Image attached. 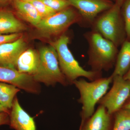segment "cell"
Returning <instances> with one entry per match:
<instances>
[{
    "instance_id": "3",
    "label": "cell",
    "mask_w": 130,
    "mask_h": 130,
    "mask_svg": "<svg viewBox=\"0 0 130 130\" xmlns=\"http://www.w3.org/2000/svg\"><path fill=\"white\" fill-rule=\"evenodd\" d=\"M70 41L69 37L63 34L51 43L57 52L61 70L69 84L80 78L93 81L102 77V73L87 71L79 65L68 48Z\"/></svg>"
},
{
    "instance_id": "12",
    "label": "cell",
    "mask_w": 130,
    "mask_h": 130,
    "mask_svg": "<svg viewBox=\"0 0 130 130\" xmlns=\"http://www.w3.org/2000/svg\"><path fill=\"white\" fill-rule=\"evenodd\" d=\"M9 114L10 127L15 130H36L34 118L22 107L15 97Z\"/></svg>"
},
{
    "instance_id": "20",
    "label": "cell",
    "mask_w": 130,
    "mask_h": 130,
    "mask_svg": "<svg viewBox=\"0 0 130 130\" xmlns=\"http://www.w3.org/2000/svg\"><path fill=\"white\" fill-rule=\"evenodd\" d=\"M122 6V14L126 34V40L130 41V0H125Z\"/></svg>"
},
{
    "instance_id": "1",
    "label": "cell",
    "mask_w": 130,
    "mask_h": 130,
    "mask_svg": "<svg viewBox=\"0 0 130 130\" xmlns=\"http://www.w3.org/2000/svg\"><path fill=\"white\" fill-rule=\"evenodd\" d=\"M88 44V64L91 71L102 73L115 66L118 47L95 31L91 30L84 34Z\"/></svg>"
},
{
    "instance_id": "8",
    "label": "cell",
    "mask_w": 130,
    "mask_h": 130,
    "mask_svg": "<svg viewBox=\"0 0 130 130\" xmlns=\"http://www.w3.org/2000/svg\"><path fill=\"white\" fill-rule=\"evenodd\" d=\"M82 18L81 25L90 26L98 15L109 9L114 3L111 0H68Z\"/></svg>"
},
{
    "instance_id": "19",
    "label": "cell",
    "mask_w": 130,
    "mask_h": 130,
    "mask_svg": "<svg viewBox=\"0 0 130 130\" xmlns=\"http://www.w3.org/2000/svg\"><path fill=\"white\" fill-rule=\"evenodd\" d=\"M28 2L30 3L35 7L41 16L42 20L47 18L57 13L40 0H36Z\"/></svg>"
},
{
    "instance_id": "13",
    "label": "cell",
    "mask_w": 130,
    "mask_h": 130,
    "mask_svg": "<svg viewBox=\"0 0 130 130\" xmlns=\"http://www.w3.org/2000/svg\"><path fill=\"white\" fill-rule=\"evenodd\" d=\"M27 29L26 26L11 12L0 9V35L21 33Z\"/></svg>"
},
{
    "instance_id": "29",
    "label": "cell",
    "mask_w": 130,
    "mask_h": 130,
    "mask_svg": "<svg viewBox=\"0 0 130 130\" xmlns=\"http://www.w3.org/2000/svg\"><path fill=\"white\" fill-rule=\"evenodd\" d=\"M20 1H24L26 2H30L32 1H36V0H20Z\"/></svg>"
},
{
    "instance_id": "16",
    "label": "cell",
    "mask_w": 130,
    "mask_h": 130,
    "mask_svg": "<svg viewBox=\"0 0 130 130\" xmlns=\"http://www.w3.org/2000/svg\"><path fill=\"white\" fill-rule=\"evenodd\" d=\"M130 68V41L126 40L118 52L114 70L111 76L112 77L116 76L123 77Z\"/></svg>"
},
{
    "instance_id": "10",
    "label": "cell",
    "mask_w": 130,
    "mask_h": 130,
    "mask_svg": "<svg viewBox=\"0 0 130 130\" xmlns=\"http://www.w3.org/2000/svg\"><path fill=\"white\" fill-rule=\"evenodd\" d=\"M26 47L22 36L14 41L0 45V66L17 69L18 59Z\"/></svg>"
},
{
    "instance_id": "18",
    "label": "cell",
    "mask_w": 130,
    "mask_h": 130,
    "mask_svg": "<svg viewBox=\"0 0 130 130\" xmlns=\"http://www.w3.org/2000/svg\"><path fill=\"white\" fill-rule=\"evenodd\" d=\"M113 130H130V110L122 108L113 114Z\"/></svg>"
},
{
    "instance_id": "9",
    "label": "cell",
    "mask_w": 130,
    "mask_h": 130,
    "mask_svg": "<svg viewBox=\"0 0 130 130\" xmlns=\"http://www.w3.org/2000/svg\"><path fill=\"white\" fill-rule=\"evenodd\" d=\"M0 82L11 84L28 93H40L39 83L31 75L21 73L17 69L0 66Z\"/></svg>"
},
{
    "instance_id": "26",
    "label": "cell",
    "mask_w": 130,
    "mask_h": 130,
    "mask_svg": "<svg viewBox=\"0 0 130 130\" xmlns=\"http://www.w3.org/2000/svg\"><path fill=\"white\" fill-rule=\"evenodd\" d=\"M13 0H0V6L7 5Z\"/></svg>"
},
{
    "instance_id": "15",
    "label": "cell",
    "mask_w": 130,
    "mask_h": 130,
    "mask_svg": "<svg viewBox=\"0 0 130 130\" xmlns=\"http://www.w3.org/2000/svg\"><path fill=\"white\" fill-rule=\"evenodd\" d=\"M17 14L20 18L36 27L42 20L35 7L29 2L20 0H13Z\"/></svg>"
},
{
    "instance_id": "14",
    "label": "cell",
    "mask_w": 130,
    "mask_h": 130,
    "mask_svg": "<svg viewBox=\"0 0 130 130\" xmlns=\"http://www.w3.org/2000/svg\"><path fill=\"white\" fill-rule=\"evenodd\" d=\"M39 62V53L32 49H28L19 57L16 68L20 72L32 76L37 71Z\"/></svg>"
},
{
    "instance_id": "2",
    "label": "cell",
    "mask_w": 130,
    "mask_h": 130,
    "mask_svg": "<svg viewBox=\"0 0 130 130\" xmlns=\"http://www.w3.org/2000/svg\"><path fill=\"white\" fill-rule=\"evenodd\" d=\"M112 81L113 77L111 75L93 81H88L84 78H80L73 82V84L78 90L80 94L78 101L82 105L81 123L94 113L96 105L106 94Z\"/></svg>"
},
{
    "instance_id": "28",
    "label": "cell",
    "mask_w": 130,
    "mask_h": 130,
    "mask_svg": "<svg viewBox=\"0 0 130 130\" xmlns=\"http://www.w3.org/2000/svg\"><path fill=\"white\" fill-rule=\"evenodd\" d=\"M124 1L125 0H116V3L121 7Z\"/></svg>"
},
{
    "instance_id": "6",
    "label": "cell",
    "mask_w": 130,
    "mask_h": 130,
    "mask_svg": "<svg viewBox=\"0 0 130 130\" xmlns=\"http://www.w3.org/2000/svg\"><path fill=\"white\" fill-rule=\"evenodd\" d=\"M82 24V18L78 12L67 8L47 18L42 19L36 26L40 32L48 36H61L73 24Z\"/></svg>"
},
{
    "instance_id": "5",
    "label": "cell",
    "mask_w": 130,
    "mask_h": 130,
    "mask_svg": "<svg viewBox=\"0 0 130 130\" xmlns=\"http://www.w3.org/2000/svg\"><path fill=\"white\" fill-rule=\"evenodd\" d=\"M38 53L39 66L36 72L32 76L35 81L47 86H53L57 83L64 86L69 85L61 70L58 54L54 47L51 45L42 47Z\"/></svg>"
},
{
    "instance_id": "21",
    "label": "cell",
    "mask_w": 130,
    "mask_h": 130,
    "mask_svg": "<svg viewBox=\"0 0 130 130\" xmlns=\"http://www.w3.org/2000/svg\"><path fill=\"white\" fill-rule=\"evenodd\" d=\"M56 12L71 6L68 0H40Z\"/></svg>"
},
{
    "instance_id": "23",
    "label": "cell",
    "mask_w": 130,
    "mask_h": 130,
    "mask_svg": "<svg viewBox=\"0 0 130 130\" xmlns=\"http://www.w3.org/2000/svg\"><path fill=\"white\" fill-rule=\"evenodd\" d=\"M9 115L6 112L0 113V126L3 125H9Z\"/></svg>"
},
{
    "instance_id": "4",
    "label": "cell",
    "mask_w": 130,
    "mask_h": 130,
    "mask_svg": "<svg viewBox=\"0 0 130 130\" xmlns=\"http://www.w3.org/2000/svg\"><path fill=\"white\" fill-rule=\"evenodd\" d=\"M121 7L116 3L111 8L98 15L93 22L92 30L112 42L118 47L126 40L124 24Z\"/></svg>"
},
{
    "instance_id": "11",
    "label": "cell",
    "mask_w": 130,
    "mask_h": 130,
    "mask_svg": "<svg viewBox=\"0 0 130 130\" xmlns=\"http://www.w3.org/2000/svg\"><path fill=\"white\" fill-rule=\"evenodd\" d=\"M113 114L99 105L93 115L81 123L79 130H113Z\"/></svg>"
},
{
    "instance_id": "25",
    "label": "cell",
    "mask_w": 130,
    "mask_h": 130,
    "mask_svg": "<svg viewBox=\"0 0 130 130\" xmlns=\"http://www.w3.org/2000/svg\"><path fill=\"white\" fill-rule=\"evenodd\" d=\"M10 111H10V110L5 108L0 104V113L2 112H6L8 113L9 115Z\"/></svg>"
},
{
    "instance_id": "24",
    "label": "cell",
    "mask_w": 130,
    "mask_h": 130,
    "mask_svg": "<svg viewBox=\"0 0 130 130\" xmlns=\"http://www.w3.org/2000/svg\"><path fill=\"white\" fill-rule=\"evenodd\" d=\"M122 108H126V109H128L130 110V96L126 101V102Z\"/></svg>"
},
{
    "instance_id": "17",
    "label": "cell",
    "mask_w": 130,
    "mask_h": 130,
    "mask_svg": "<svg viewBox=\"0 0 130 130\" xmlns=\"http://www.w3.org/2000/svg\"><path fill=\"white\" fill-rule=\"evenodd\" d=\"M20 89L11 84L0 83V104L5 108L11 109L13 100Z\"/></svg>"
},
{
    "instance_id": "22",
    "label": "cell",
    "mask_w": 130,
    "mask_h": 130,
    "mask_svg": "<svg viewBox=\"0 0 130 130\" xmlns=\"http://www.w3.org/2000/svg\"><path fill=\"white\" fill-rule=\"evenodd\" d=\"M21 37V33L0 35V45L14 41Z\"/></svg>"
},
{
    "instance_id": "27",
    "label": "cell",
    "mask_w": 130,
    "mask_h": 130,
    "mask_svg": "<svg viewBox=\"0 0 130 130\" xmlns=\"http://www.w3.org/2000/svg\"><path fill=\"white\" fill-rule=\"evenodd\" d=\"M123 77L125 79L130 81V68L128 72L124 75Z\"/></svg>"
},
{
    "instance_id": "7",
    "label": "cell",
    "mask_w": 130,
    "mask_h": 130,
    "mask_svg": "<svg viewBox=\"0 0 130 130\" xmlns=\"http://www.w3.org/2000/svg\"><path fill=\"white\" fill-rule=\"evenodd\" d=\"M112 85L110 90L99 101L111 114L123 108L130 96V81L123 77L116 76L113 77Z\"/></svg>"
}]
</instances>
